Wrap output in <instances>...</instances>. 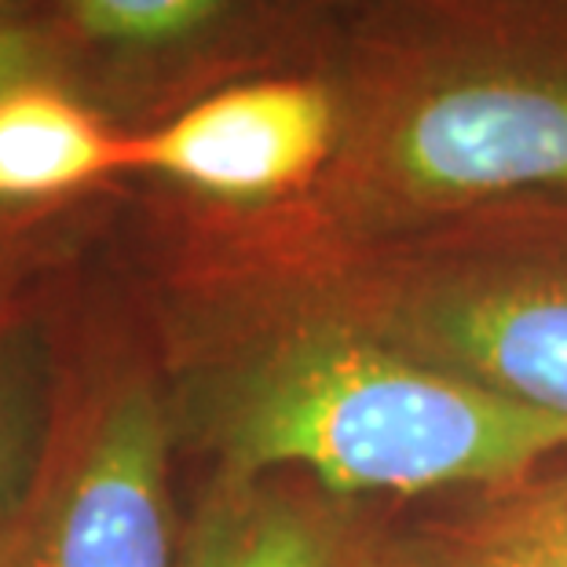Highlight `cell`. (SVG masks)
I'll return each mask as SVG.
<instances>
[{
    "label": "cell",
    "mask_w": 567,
    "mask_h": 567,
    "mask_svg": "<svg viewBox=\"0 0 567 567\" xmlns=\"http://www.w3.org/2000/svg\"><path fill=\"white\" fill-rule=\"evenodd\" d=\"M341 140L268 231L359 246L567 202V0H344Z\"/></svg>",
    "instance_id": "6da1fadb"
},
{
    "label": "cell",
    "mask_w": 567,
    "mask_h": 567,
    "mask_svg": "<svg viewBox=\"0 0 567 567\" xmlns=\"http://www.w3.org/2000/svg\"><path fill=\"white\" fill-rule=\"evenodd\" d=\"M216 286L252 305L257 341L198 378L195 421L224 476L305 473L333 498L520 484L567 421L432 367L224 257Z\"/></svg>",
    "instance_id": "7a4b0ae2"
},
{
    "label": "cell",
    "mask_w": 567,
    "mask_h": 567,
    "mask_svg": "<svg viewBox=\"0 0 567 567\" xmlns=\"http://www.w3.org/2000/svg\"><path fill=\"white\" fill-rule=\"evenodd\" d=\"M381 341L567 421V202L476 209L359 246L227 249Z\"/></svg>",
    "instance_id": "3957f363"
},
{
    "label": "cell",
    "mask_w": 567,
    "mask_h": 567,
    "mask_svg": "<svg viewBox=\"0 0 567 567\" xmlns=\"http://www.w3.org/2000/svg\"><path fill=\"white\" fill-rule=\"evenodd\" d=\"M176 553L165 406L117 381L55 417L0 567H176Z\"/></svg>",
    "instance_id": "277c9868"
},
{
    "label": "cell",
    "mask_w": 567,
    "mask_h": 567,
    "mask_svg": "<svg viewBox=\"0 0 567 567\" xmlns=\"http://www.w3.org/2000/svg\"><path fill=\"white\" fill-rule=\"evenodd\" d=\"M341 140L326 78H271L205 95L173 122L125 140V168L227 205L305 198Z\"/></svg>",
    "instance_id": "5b68a950"
},
{
    "label": "cell",
    "mask_w": 567,
    "mask_h": 567,
    "mask_svg": "<svg viewBox=\"0 0 567 567\" xmlns=\"http://www.w3.org/2000/svg\"><path fill=\"white\" fill-rule=\"evenodd\" d=\"M381 553L384 542L337 509L333 494L216 473L176 567H381Z\"/></svg>",
    "instance_id": "8992f818"
},
{
    "label": "cell",
    "mask_w": 567,
    "mask_h": 567,
    "mask_svg": "<svg viewBox=\"0 0 567 567\" xmlns=\"http://www.w3.org/2000/svg\"><path fill=\"white\" fill-rule=\"evenodd\" d=\"M122 168L125 140L55 78L0 92V209L70 195Z\"/></svg>",
    "instance_id": "52a82bcc"
},
{
    "label": "cell",
    "mask_w": 567,
    "mask_h": 567,
    "mask_svg": "<svg viewBox=\"0 0 567 567\" xmlns=\"http://www.w3.org/2000/svg\"><path fill=\"white\" fill-rule=\"evenodd\" d=\"M381 567H567L564 484H509L451 524L384 542Z\"/></svg>",
    "instance_id": "ba28073f"
},
{
    "label": "cell",
    "mask_w": 567,
    "mask_h": 567,
    "mask_svg": "<svg viewBox=\"0 0 567 567\" xmlns=\"http://www.w3.org/2000/svg\"><path fill=\"white\" fill-rule=\"evenodd\" d=\"M52 425L38 333L0 308V530L33 487Z\"/></svg>",
    "instance_id": "9c48e42d"
},
{
    "label": "cell",
    "mask_w": 567,
    "mask_h": 567,
    "mask_svg": "<svg viewBox=\"0 0 567 567\" xmlns=\"http://www.w3.org/2000/svg\"><path fill=\"white\" fill-rule=\"evenodd\" d=\"M84 38L117 48H162L205 30L227 0H59Z\"/></svg>",
    "instance_id": "30bf717a"
},
{
    "label": "cell",
    "mask_w": 567,
    "mask_h": 567,
    "mask_svg": "<svg viewBox=\"0 0 567 567\" xmlns=\"http://www.w3.org/2000/svg\"><path fill=\"white\" fill-rule=\"evenodd\" d=\"M55 48L27 19H0V92L52 78Z\"/></svg>",
    "instance_id": "8fae6325"
},
{
    "label": "cell",
    "mask_w": 567,
    "mask_h": 567,
    "mask_svg": "<svg viewBox=\"0 0 567 567\" xmlns=\"http://www.w3.org/2000/svg\"><path fill=\"white\" fill-rule=\"evenodd\" d=\"M11 209H0V308H8L4 289H8V275H11V252H16V227L8 220Z\"/></svg>",
    "instance_id": "7c38bea8"
},
{
    "label": "cell",
    "mask_w": 567,
    "mask_h": 567,
    "mask_svg": "<svg viewBox=\"0 0 567 567\" xmlns=\"http://www.w3.org/2000/svg\"><path fill=\"white\" fill-rule=\"evenodd\" d=\"M33 0H0V19H27Z\"/></svg>",
    "instance_id": "4fadbf2b"
},
{
    "label": "cell",
    "mask_w": 567,
    "mask_h": 567,
    "mask_svg": "<svg viewBox=\"0 0 567 567\" xmlns=\"http://www.w3.org/2000/svg\"><path fill=\"white\" fill-rule=\"evenodd\" d=\"M560 484H564V498H567V476H564V480H560Z\"/></svg>",
    "instance_id": "5bb4252c"
}]
</instances>
